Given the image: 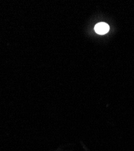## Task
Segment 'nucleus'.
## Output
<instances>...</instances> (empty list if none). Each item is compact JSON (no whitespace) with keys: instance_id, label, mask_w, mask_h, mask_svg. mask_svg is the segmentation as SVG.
Returning <instances> with one entry per match:
<instances>
[{"instance_id":"nucleus-1","label":"nucleus","mask_w":134,"mask_h":151,"mask_svg":"<svg viewBox=\"0 0 134 151\" xmlns=\"http://www.w3.org/2000/svg\"><path fill=\"white\" fill-rule=\"evenodd\" d=\"M95 32L99 35H105L109 30V25L105 22H100L95 25L94 27Z\"/></svg>"}]
</instances>
